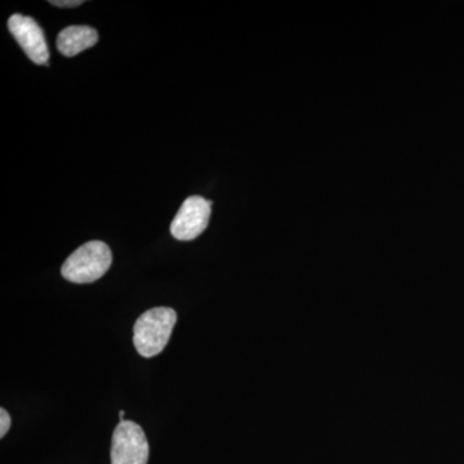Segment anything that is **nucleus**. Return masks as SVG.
<instances>
[{
  "label": "nucleus",
  "instance_id": "nucleus-1",
  "mask_svg": "<svg viewBox=\"0 0 464 464\" xmlns=\"http://www.w3.org/2000/svg\"><path fill=\"white\" fill-rule=\"evenodd\" d=\"M177 323V314L170 307L146 311L133 326V343L137 353L150 359L166 348Z\"/></svg>",
  "mask_w": 464,
  "mask_h": 464
},
{
  "label": "nucleus",
  "instance_id": "nucleus-2",
  "mask_svg": "<svg viewBox=\"0 0 464 464\" xmlns=\"http://www.w3.org/2000/svg\"><path fill=\"white\" fill-rule=\"evenodd\" d=\"M111 264V249L108 244L99 240L88 241L66 259L61 274L69 282L91 284L108 273Z\"/></svg>",
  "mask_w": 464,
  "mask_h": 464
},
{
  "label": "nucleus",
  "instance_id": "nucleus-3",
  "mask_svg": "<svg viewBox=\"0 0 464 464\" xmlns=\"http://www.w3.org/2000/svg\"><path fill=\"white\" fill-rule=\"evenodd\" d=\"M148 438L140 424L119 422L111 440V464H148Z\"/></svg>",
  "mask_w": 464,
  "mask_h": 464
},
{
  "label": "nucleus",
  "instance_id": "nucleus-4",
  "mask_svg": "<svg viewBox=\"0 0 464 464\" xmlns=\"http://www.w3.org/2000/svg\"><path fill=\"white\" fill-rule=\"evenodd\" d=\"M212 203L201 197H190L185 200L170 224L174 239L190 241L200 237L209 224Z\"/></svg>",
  "mask_w": 464,
  "mask_h": 464
},
{
  "label": "nucleus",
  "instance_id": "nucleus-5",
  "mask_svg": "<svg viewBox=\"0 0 464 464\" xmlns=\"http://www.w3.org/2000/svg\"><path fill=\"white\" fill-rule=\"evenodd\" d=\"M8 29L34 63L47 65L48 60H50V51H48L44 33L35 20L16 14L9 18Z\"/></svg>",
  "mask_w": 464,
  "mask_h": 464
},
{
  "label": "nucleus",
  "instance_id": "nucleus-6",
  "mask_svg": "<svg viewBox=\"0 0 464 464\" xmlns=\"http://www.w3.org/2000/svg\"><path fill=\"white\" fill-rule=\"evenodd\" d=\"M99 42V33L91 26L72 25L66 27L57 36V48L63 56L74 57L90 50Z\"/></svg>",
  "mask_w": 464,
  "mask_h": 464
},
{
  "label": "nucleus",
  "instance_id": "nucleus-7",
  "mask_svg": "<svg viewBox=\"0 0 464 464\" xmlns=\"http://www.w3.org/2000/svg\"><path fill=\"white\" fill-rule=\"evenodd\" d=\"M11 415H9L8 411L5 409H0V438H5L11 429Z\"/></svg>",
  "mask_w": 464,
  "mask_h": 464
},
{
  "label": "nucleus",
  "instance_id": "nucleus-8",
  "mask_svg": "<svg viewBox=\"0 0 464 464\" xmlns=\"http://www.w3.org/2000/svg\"><path fill=\"white\" fill-rule=\"evenodd\" d=\"M51 5H56V7H63V8H74L79 7V5H83L84 2H82V0H51Z\"/></svg>",
  "mask_w": 464,
  "mask_h": 464
}]
</instances>
